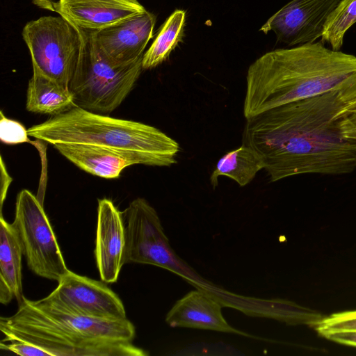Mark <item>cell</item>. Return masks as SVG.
<instances>
[{
    "instance_id": "cell-17",
    "label": "cell",
    "mask_w": 356,
    "mask_h": 356,
    "mask_svg": "<svg viewBox=\"0 0 356 356\" xmlns=\"http://www.w3.org/2000/svg\"><path fill=\"white\" fill-rule=\"evenodd\" d=\"M76 106L68 88L33 68V76L29 81L27 111L41 114L56 115Z\"/></svg>"
},
{
    "instance_id": "cell-25",
    "label": "cell",
    "mask_w": 356,
    "mask_h": 356,
    "mask_svg": "<svg viewBox=\"0 0 356 356\" xmlns=\"http://www.w3.org/2000/svg\"><path fill=\"white\" fill-rule=\"evenodd\" d=\"M337 343L356 347V332H342L331 334L325 337Z\"/></svg>"
},
{
    "instance_id": "cell-28",
    "label": "cell",
    "mask_w": 356,
    "mask_h": 356,
    "mask_svg": "<svg viewBox=\"0 0 356 356\" xmlns=\"http://www.w3.org/2000/svg\"><path fill=\"white\" fill-rule=\"evenodd\" d=\"M356 110V98L352 100L343 110V111L341 112L340 114L344 113V112H348V111H353Z\"/></svg>"
},
{
    "instance_id": "cell-5",
    "label": "cell",
    "mask_w": 356,
    "mask_h": 356,
    "mask_svg": "<svg viewBox=\"0 0 356 356\" xmlns=\"http://www.w3.org/2000/svg\"><path fill=\"white\" fill-rule=\"evenodd\" d=\"M79 29L82 46L69 90L76 106L96 113H109L134 88L143 70V56L127 65H114L97 47L90 31Z\"/></svg>"
},
{
    "instance_id": "cell-2",
    "label": "cell",
    "mask_w": 356,
    "mask_h": 356,
    "mask_svg": "<svg viewBox=\"0 0 356 356\" xmlns=\"http://www.w3.org/2000/svg\"><path fill=\"white\" fill-rule=\"evenodd\" d=\"M340 91L356 98V57L321 42L268 51L248 67L246 119L273 108Z\"/></svg>"
},
{
    "instance_id": "cell-1",
    "label": "cell",
    "mask_w": 356,
    "mask_h": 356,
    "mask_svg": "<svg viewBox=\"0 0 356 356\" xmlns=\"http://www.w3.org/2000/svg\"><path fill=\"white\" fill-rule=\"evenodd\" d=\"M354 99L332 91L266 111L247 119L243 144L259 155L271 181L350 173L356 168V143L342 135L339 116Z\"/></svg>"
},
{
    "instance_id": "cell-19",
    "label": "cell",
    "mask_w": 356,
    "mask_h": 356,
    "mask_svg": "<svg viewBox=\"0 0 356 356\" xmlns=\"http://www.w3.org/2000/svg\"><path fill=\"white\" fill-rule=\"evenodd\" d=\"M186 13L176 10L161 27L156 38L143 58V69H152L162 63L181 40Z\"/></svg>"
},
{
    "instance_id": "cell-14",
    "label": "cell",
    "mask_w": 356,
    "mask_h": 356,
    "mask_svg": "<svg viewBox=\"0 0 356 356\" xmlns=\"http://www.w3.org/2000/svg\"><path fill=\"white\" fill-rule=\"evenodd\" d=\"M55 13L79 29L98 31L146 10L138 0H58Z\"/></svg>"
},
{
    "instance_id": "cell-23",
    "label": "cell",
    "mask_w": 356,
    "mask_h": 356,
    "mask_svg": "<svg viewBox=\"0 0 356 356\" xmlns=\"http://www.w3.org/2000/svg\"><path fill=\"white\" fill-rule=\"evenodd\" d=\"M0 348L21 356H51L47 350L31 343L8 337L1 339Z\"/></svg>"
},
{
    "instance_id": "cell-22",
    "label": "cell",
    "mask_w": 356,
    "mask_h": 356,
    "mask_svg": "<svg viewBox=\"0 0 356 356\" xmlns=\"http://www.w3.org/2000/svg\"><path fill=\"white\" fill-rule=\"evenodd\" d=\"M0 139L3 143L15 145L29 143L28 131L19 122L6 118L0 112Z\"/></svg>"
},
{
    "instance_id": "cell-20",
    "label": "cell",
    "mask_w": 356,
    "mask_h": 356,
    "mask_svg": "<svg viewBox=\"0 0 356 356\" xmlns=\"http://www.w3.org/2000/svg\"><path fill=\"white\" fill-rule=\"evenodd\" d=\"M356 22V0H341L326 21L322 42L339 51L346 31Z\"/></svg>"
},
{
    "instance_id": "cell-24",
    "label": "cell",
    "mask_w": 356,
    "mask_h": 356,
    "mask_svg": "<svg viewBox=\"0 0 356 356\" xmlns=\"http://www.w3.org/2000/svg\"><path fill=\"white\" fill-rule=\"evenodd\" d=\"M339 125L342 135L356 143V110L339 115Z\"/></svg>"
},
{
    "instance_id": "cell-8",
    "label": "cell",
    "mask_w": 356,
    "mask_h": 356,
    "mask_svg": "<svg viewBox=\"0 0 356 356\" xmlns=\"http://www.w3.org/2000/svg\"><path fill=\"white\" fill-rule=\"evenodd\" d=\"M13 225L29 269L38 276L59 282L69 269L43 204L27 189L17 196Z\"/></svg>"
},
{
    "instance_id": "cell-27",
    "label": "cell",
    "mask_w": 356,
    "mask_h": 356,
    "mask_svg": "<svg viewBox=\"0 0 356 356\" xmlns=\"http://www.w3.org/2000/svg\"><path fill=\"white\" fill-rule=\"evenodd\" d=\"M32 2L33 4H35L36 6L40 8L55 12L54 6V0H32Z\"/></svg>"
},
{
    "instance_id": "cell-9",
    "label": "cell",
    "mask_w": 356,
    "mask_h": 356,
    "mask_svg": "<svg viewBox=\"0 0 356 356\" xmlns=\"http://www.w3.org/2000/svg\"><path fill=\"white\" fill-rule=\"evenodd\" d=\"M57 287L44 299L65 310L107 320L127 318L122 301L104 282L69 270Z\"/></svg>"
},
{
    "instance_id": "cell-10",
    "label": "cell",
    "mask_w": 356,
    "mask_h": 356,
    "mask_svg": "<svg viewBox=\"0 0 356 356\" xmlns=\"http://www.w3.org/2000/svg\"><path fill=\"white\" fill-rule=\"evenodd\" d=\"M341 0H292L272 15L259 31H273L289 46L313 43Z\"/></svg>"
},
{
    "instance_id": "cell-12",
    "label": "cell",
    "mask_w": 356,
    "mask_h": 356,
    "mask_svg": "<svg viewBox=\"0 0 356 356\" xmlns=\"http://www.w3.org/2000/svg\"><path fill=\"white\" fill-rule=\"evenodd\" d=\"M53 145L81 170L106 179L118 177L124 168L132 165L168 167L161 159L145 152L80 143H56Z\"/></svg>"
},
{
    "instance_id": "cell-21",
    "label": "cell",
    "mask_w": 356,
    "mask_h": 356,
    "mask_svg": "<svg viewBox=\"0 0 356 356\" xmlns=\"http://www.w3.org/2000/svg\"><path fill=\"white\" fill-rule=\"evenodd\" d=\"M324 337L342 332H356V310L332 314L323 318L314 327Z\"/></svg>"
},
{
    "instance_id": "cell-16",
    "label": "cell",
    "mask_w": 356,
    "mask_h": 356,
    "mask_svg": "<svg viewBox=\"0 0 356 356\" xmlns=\"http://www.w3.org/2000/svg\"><path fill=\"white\" fill-rule=\"evenodd\" d=\"M24 255L18 234L13 225L0 218V302L8 304L14 298L18 304L24 298L22 257Z\"/></svg>"
},
{
    "instance_id": "cell-6",
    "label": "cell",
    "mask_w": 356,
    "mask_h": 356,
    "mask_svg": "<svg viewBox=\"0 0 356 356\" xmlns=\"http://www.w3.org/2000/svg\"><path fill=\"white\" fill-rule=\"evenodd\" d=\"M126 245L124 263L154 265L167 269L189 283L203 285L193 269L172 248L156 210L144 198L131 201L122 213Z\"/></svg>"
},
{
    "instance_id": "cell-7",
    "label": "cell",
    "mask_w": 356,
    "mask_h": 356,
    "mask_svg": "<svg viewBox=\"0 0 356 356\" xmlns=\"http://www.w3.org/2000/svg\"><path fill=\"white\" fill-rule=\"evenodd\" d=\"M22 35L32 60L33 68L69 88L80 56V30L59 15L30 21Z\"/></svg>"
},
{
    "instance_id": "cell-3",
    "label": "cell",
    "mask_w": 356,
    "mask_h": 356,
    "mask_svg": "<svg viewBox=\"0 0 356 356\" xmlns=\"http://www.w3.org/2000/svg\"><path fill=\"white\" fill-rule=\"evenodd\" d=\"M5 337L25 341L51 356H145L136 346V329L127 318H92L59 308L44 298L25 297L12 316L0 318Z\"/></svg>"
},
{
    "instance_id": "cell-18",
    "label": "cell",
    "mask_w": 356,
    "mask_h": 356,
    "mask_svg": "<svg viewBox=\"0 0 356 356\" xmlns=\"http://www.w3.org/2000/svg\"><path fill=\"white\" fill-rule=\"evenodd\" d=\"M261 169H264V165L259 155L251 147L243 144L218 160L211 175L210 182L213 188H216L218 177L225 176L235 181L239 186H245Z\"/></svg>"
},
{
    "instance_id": "cell-4",
    "label": "cell",
    "mask_w": 356,
    "mask_h": 356,
    "mask_svg": "<svg viewBox=\"0 0 356 356\" xmlns=\"http://www.w3.org/2000/svg\"><path fill=\"white\" fill-rule=\"evenodd\" d=\"M27 131L29 136L52 145L80 143L147 153L161 159L168 167L177 163L180 149L176 140L154 127L77 106Z\"/></svg>"
},
{
    "instance_id": "cell-15",
    "label": "cell",
    "mask_w": 356,
    "mask_h": 356,
    "mask_svg": "<svg viewBox=\"0 0 356 356\" xmlns=\"http://www.w3.org/2000/svg\"><path fill=\"white\" fill-rule=\"evenodd\" d=\"M165 321L171 327L238 332L224 318L220 304L200 289L178 300L167 313Z\"/></svg>"
},
{
    "instance_id": "cell-11",
    "label": "cell",
    "mask_w": 356,
    "mask_h": 356,
    "mask_svg": "<svg viewBox=\"0 0 356 356\" xmlns=\"http://www.w3.org/2000/svg\"><path fill=\"white\" fill-rule=\"evenodd\" d=\"M156 17L145 12L98 31H90L97 47L114 65H127L144 55L153 37Z\"/></svg>"
},
{
    "instance_id": "cell-26",
    "label": "cell",
    "mask_w": 356,
    "mask_h": 356,
    "mask_svg": "<svg viewBox=\"0 0 356 356\" xmlns=\"http://www.w3.org/2000/svg\"><path fill=\"white\" fill-rule=\"evenodd\" d=\"M1 212H2V207L3 202L6 199L8 188L12 182V178L9 176L6 166L3 163V159H1Z\"/></svg>"
},
{
    "instance_id": "cell-13",
    "label": "cell",
    "mask_w": 356,
    "mask_h": 356,
    "mask_svg": "<svg viewBox=\"0 0 356 356\" xmlns=\"http://www.w3.org/2000/svg\"><path fill=\"white\" fill-rule=\"evenodd\" d=\"M126 235L122 213L108 199L98 200L95 259L101 280L117 282L124 257Z\"/></svg>"
}]
</instances>
